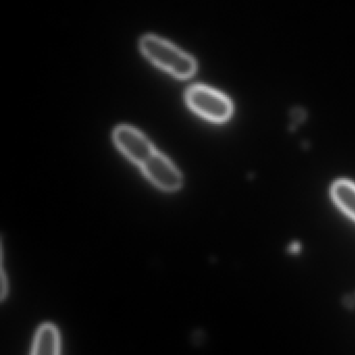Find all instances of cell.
<instances>
[{
	"instance_id": "6",
	"label": "cell",
	"mask_w": 355,
	"mask_h": 355,
	"mask_svg": "<svg viewBox=\"0 0 355 355\" xmlns=\"http://www.w3.org/2000/svg\"><path fill=\"white\" fill-rule=\"evenodd\" d=\"M332 198L345 214L355 220V184L340 180L332 186Z\"/></svg>"
},
{
	"instance_id": "5",
	"label": "cell",
	"mask_w": 355,
	"mask_h": 355,
	"mask_svg": "<svg viewBox=\"0 0 355 355\" xmlns=\"http://www.w3.org/2000/svg\"><path fill=\"white\" fill-rule=\"evenodd\" d=\"M61 352V340L57 327L53 324H44L39 328L35 336L32 353L35 355H57Z\"/></svg>"
},
{
	"instance_id": "4",
	"label": "cell",
	"mask_w": 355,
	"mask_h": 355,
	"mask_svg": "<svg viewBox=\"0 0 355 355\" xmlns=\"http://www.w3.org/2000/svg\"><path fill=\"white\" fill-rule=\"evenodd\" d=\"M143 173L161 190L175 192L182 184L180 170L165 155L155 151L144 164L141 165Z\"/></svg>"
},
{
	"instance_id": "2",
	"label": "cell",
	"mask_w": 355,
	"mask_h": 355,
	"mask_svg": "<svg viewBox=\"0 0 355 355\" xmlns=\"http://www.w3.org/2000/svg\"><path fill=\"white\" fill-rule=\"evenodd\" d=\"M186 101L192 111L209 121L220 123L232 116L230 99L209 87L200 85L191 87L187 91Z\"/></svg>"
},
{
	"instance_id": "7",
	"label": "cell",
	"mask_w": 355,
	"mask_h": 355,
	"mask_svg": "<svg viewBox=\"0 0 355 355\" xmlns=\"http://www.w3.org/2000/svg\"><path fill=\"white\" fill-rule=\"evenodd\" d=\"M8 293L7 275H6L5 270L1 271V299H5Z\"/></svg>"
},
{
	"instance_id": "1",
	"label": "cell",
	"mask_w": 355,
	"mask_h": 355,
	"mask_svg": "<svg viewBox=\"0 0 355 355\" xmlns=\"http://www.w3.org/2000/svg\"><path fill=\"white\" fill-rule=\"evenodd\" d=\"M140 49L143 55L157 67L165 70L174 78L186 80L194 76L196 61L188 53L159 37L147 35L141 39Z\"/></svg>"
},
{
	"instance_id": "3",
	"label": "cell",
	"mask_w": 355,
	"mask_h": 355,
	"mask_svg": "<svg viewBox=\"0 0 355 355\" xmlns=\"http://www.w3.org/2000/svg\"><path fill=\"white\" fill-rule=\"evenodd\" d=\"M113 139L118 149L130 162L139 166L144 164L157 151L150 141L132 126H118L114 132Z\"/></svg>"
}]
</instances>
